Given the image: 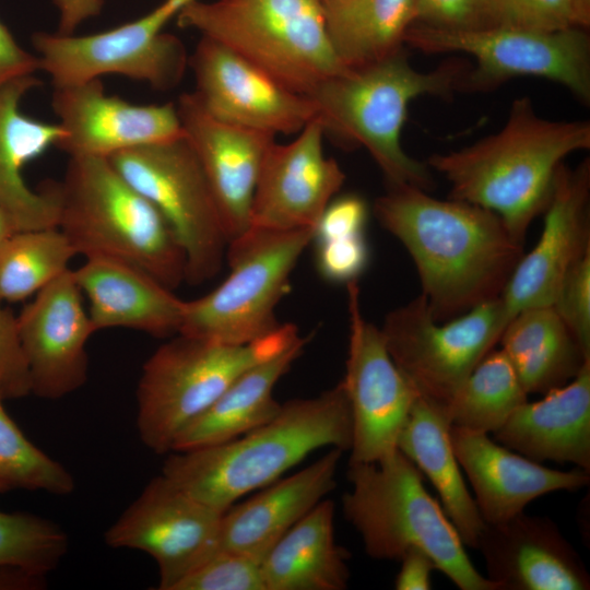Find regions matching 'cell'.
Returning <instances> with one entry per match:
<instances>
[{
    "mask_svg": "<svg viewBox=\"0 0 590 590\" xmlns=\"http://www.w3.org/2000/svg\"><path fill=\"white\" fill-rule=\"evenodd\" d=\"M373 213L412 258L421 295L446 321L500 297L524 253L494 212L457 199L440 200L411 185H387Z\"/></svg>",
    "mask_w": 590,
    "mask_h": 590,
    "instance_id": "obj_1",
    "label": "cell"
},
{
    "mask_svg": "<svg viewBox=\"0 0 590 590\" xmlns=\"http://www.w3.org/2000/svg\"><path fill=\"white\" fill-rule=\"evenodd\" d=\"M590 148L588 120L541 117L532 101L514 99L499 131L426 162L450 185V198L496 213L524 241L532 221L546 209L556 173L574 152Z\"/></svg>",
    "mask_w": 590,
    "mask_h": 590,
    "instance_id": "obj_2",
    "label": "cell"
},
{
    "mask_svg": "<svg viewBox=\"0 0 590 590\" xmlns=\"http://www.w3.org/2000/svg\"><path fill=\"white\" fill-rule=\"evenodd\" d=\"M351 445V409L340 381L317 397L282 403L271 421L233 440L167 453L161 474L224 512L311 452L324 447L345 451Z\"/></svg>",
    "mask_w": 590,
    "mask_h": 590,
    "instance_id": "obj_3",
    "label": "cell"
},
{
    "mask_svg": "<svg viewBox=\"0 0 590 590\" xmlns=\"http://www.w3.org/2000/svg\"><path fill=\"white\" fill-rule=\"evenodd\" d=\"M470 63L449 59L420 71L403 48L390 56L345 68L319 83L307 96L317 119L347 148L366 149L387 185H411L428 191L434 181L426 163L410 156L401 143L409 104L416 97H447L462 91Z\"/></svg>",
    "mask_w": 590,
    "mask_h": 590,
    "instance_id": "obj_4",
    "label": "cell"
},
{
    "mask_svg": "<svg viewBox=\"0 0 590 590\" xmlns=\"http://www.w3.org/2000/svg\"><path fill=\"white\" fill-rule=\"evenodd\" d=\"M57 227L76 255L133 264L170 290L186 281V257L158 210L104 157H70L50 181Z\"/></svg>",
    "mask_w": 590,
    "mask_h": 590,
    "instance_id": "obj_5",
    "label": "cell"
},
{
    "mask_svg": "<svg viewBox=\"0 0 590 590\" xmlns=\"http://www.w3.org/2000/svg\"><path fill=\"white\" fill-rule=\"evenodd\" d=\"M352 486L342 497L345 519L374 559L397 560L420 548L461 590H497L470 560L444 509L426 491L423 474L398 449L370 463H349Z\"/></svg>",
    "mask_w": 590,
    "mask_h": 590,
    "instance_id": "obj_6",
    "label": "cell"
},
{
    "mask_svg": "<svg viewBox=\"0 0 590 590\" xmlns=\"http://www.w3.org/2000/svg\"><path fill=\"white\" fill-rule=\"evenodd\" d=\"M176 19L297 94L308 96L346 68L330 42L320 0H193Z\"/></svg>",
    "mask_w": 590,
    "mask_h": 590,
    "instance_id": "obj_7",
    "label": "cell"
},
{
    "mask_svg": "<svg viewBox=\"0 0 590 590\" xmlns=\"http://www.w3.org/2000/svg\"><path fill=\"white\" fill-rule=\"evenodd\" d=\"M299 337L292 323L243 345L177 333L142 366L137 428L143 445L157 455L169 453L178 436L243 373L279 355Z\"/></svg>",
    "mask_w": 590,
    "mask_h": 590,
    "instance_id": "obj_8",
    "label": "cell"
},
{
    "mask_svg": "<svg viewBox=\"0 0 590 590\" xmlns=\"http://www.w3.org/2000/svg\"><path fill=\"white\" fill-rule=\"evenodd\" d=\"M315 228H248L226 249L228 276L202 297L185 300L180 334L231 345L257 341L280 323L275 308Z\"/></svg>",
    "mask_w": 590,
    "mask_h": 590,
    "instance_id": "obj_9",
    "label": "cell"
},
{
    "mask_svg": "<svg viewBox=\"0 0 590 590\" xmlns=\"http://www.w3.org/2000/svg\"><path fill=\"white\" fill-rule=\"evenodd\" d=\"M404 45L425 54L460 52L475 66L462 91L484 92L517 76L543 78L590 103V37L585 28L535 32L507 26L445 30L412 24Z\"/></svg>",
    "mask_w": 590,
    "mask_h": 590,
    "instance_id": "obj_10",
    "label": "cell"
},
{
    "mask_svg": "<svg viewBox=\"0 0 590 590\" xmlns=\"http://www.w3.org/2000/svg\"><path fill=\"white\" fill-rule=\"evenodd\" d=\"M108 161L167 221L186 257V282L198 285L215 276L228 239L203 169L185 134L116 153Z\"/></svg>",
    "mask_w": 590,
    "mask_h": 590,
    "instance_id": "obj_11",
    "label": "cell"
},
{
    "mask_svg": "<svg viewBox=\"0 0 590 590\" xmlns=\"http://www.w3.org/2000/svg\"><path fill=\"white\" fill-rule=\"evenodd\" d=\"M506 327L500 297L437 321L421 294L391 310L380 332L386 347L417 394L447 405Z\"/></svg>",
    "mask_w": 590,
    "mask_h": 590,
    "instance_id": "obj_12",
    "label": "cell"
},
{
    "mask_svg": "<svg viewBox=\"0 0 590 590\" xmlns=\"http://www.w3.org/2000/svg\"><path fill=\"white\" fill-rule=\"evenodd\" d=\"M193 0H164L144 16L90 35L37 32L32 43L54 86L123 75L157 91L176 87L188 66L182 42L164 27Z\"/></svg>",
    "mask_w": 590,
    "mask_h": 590,
    "instance_id": "obj_13",
    "label": "cell"
},
{
    "mask_svg": "<svg viewBox=\"0 0 590 590\" xmlns=\"http://www.w3.org/2000/svg\"><path fill=\"white\" fill-rule=\"evenodd\" d=\"M222 516L160 474L106 530L104 540L114 548L149 554L158 567L157 589L173 590L220 548Z\"/></svg>",
    "mask_w": 590,
    "mask_h": 590,
    "instance_id": "obj_14",
    "label": "cell"
},
{
    "mask_svg": "<svg viewBox=\"0 0 590 590\" xmlns=\"http://www.w3.org/2000/svg\"><path fill=\"white\" fill-rule=\"evenodd\" d=\"M350 321L345 375L351 409L349 463L377 462L398 447L416 390L393 363L380 329L362 312L358 281L346 284Z\"/></svg>",
    "mask_w": 590,
    "mask_h": 590,
    "instance_id": "obj_15",
    "label": "cell"
},
{
    "mask_svg": "<svg viewBox=\"0 0 590 590\" xmlns=\"http://www.w3.org/2000/svg\"><path fill=\"white\" fill-rule=\"evenodd\" d=\"M188 64L193 94L214 118L268 132L298 133L317 119L311 99L290 91L225 46L201 36Z\"/></svg>",
    "mask_w": 590,
    "mask_h": 590,
    "instance_id": "obj_16",
    "label": "cell"
},
{
    "mask_svg": "<svg viewBox=\"0 0 590 590\" xmlns=\"http://www.w3.org/2000/svg\"><path fill=\"white\" fill-rule=\"evenodd\" d=\"M16 328L31 393L56 400L84 386L86 344L95 330L73 269L33 296L16 316Z\"/></svg>",
    "mask_w": 590,
    "mask_h": 590,
    "instance_id": "obj_17",
    "label": "cell"
},
{
    "mask_svg": "<svg viewBox=\"0 0 590 590\" xmlns=\"http://www.w3.org/2000/svg\"><path fill=\"white\" fill-rule=\"evenodd\" d=\"M590 162L559 166L535 246L524 252L502 295L506 324L519 311L552 306L568 273L590 251Z\"/></svg>",
    "mask_w": 590,
    "mask_h": 590,
    "instance_id": "obj_18",
    "label": "cell"
},
{
    "mask_svg": "<svg viewBox=\"0 0 590 590\" xmlns=\"http://www.w3.org/2000/svg\"><path fill=\"white\" fill-rule=\"evenodd\" d=\"M290 143L268 149L258 177L249 228L296 231L315 228L337 196L345 174L323 152L324 130L308 122Z\"/></svg>",
    "mask_w": 590,
    "mask_h": 590,
    "instance_id": "obj_19",
    "label": "cell"
},
{
    "mask_svg": "<svg viewBox=\"0 0 590 590\" xmlns=\"http://www.w3.org/2000/svg\"><path fill=\"white\" fill-rule=\"evenodd\" d=\"M52 109L70 157H104L184 135L176 103L132 104L107 95L99 79L55 86Z\"/></svg>",
    "mask_w": 590,
    "mask_h": 590,
    "instance_id": "obj_20",
    "label": "cell"
},
{
    "mask_svg": "<svg viewBox=\"0 0 590 590\" xmlns=\"http://www.w3.org/2000/svg\"><path fill=\"white\" fill-rule=\"evenodd\" d=\"M176 106L184 134L203 169L229 243L249 228L258 177L275 135L214 118L193 92L180 95Z\"/></svg>",
    "mask_w": 590,
    "mask_h": 590,
    "instance_id": "obj_21",
    "label": "cell"
},
{
    "mask_svg": "<svg viewBox=\"0 0 590 590\" xmlns=\"http://www.w3.org/2000/svg\"><path fill=\"white\" fill-rule=\"evenodd\" d=\"M476 550L497 590L590 589L579 554L548 517L521 512L500 523H485Z\"/></svg>",
    "mask_w": 590,
    "mask_h": 590,
    "instance_id": "obj_22",
    "label": "cell"
},
{
    "mask_svg": "<svg viewBox=\"0 0 590 590\" xmlns=\"http://www.w3.org/2000/svg\"><path fill=\"white\" fill-rule=\"evenodd\" d=\"M450 440L459 464L475 494L483 521L496 524L523 512L538 497L577 491L589 484V472L559 471L542 465L498 444L488 434L450 426Z\"/></svg>",
    "mask_w": 590,
    "mask_h": 590,
    "instance_id": "obj_23",
    "label": "cell"
},
{
    "mask_svg": "<svg viewBox=\"0 0 590 590\" xmlns=\"http://www.w3.org/2000/svg\"><path fill=\"white\" fill-rule=\"evenodd\" d=\"M40 81L31 75L0 86V204L16 231L57 227V201L51 182L31 189L23 177L27 163L58 145L63 137L59 123L26 116L23 97Z\"/></svg>",
    "mask_w": 590,
    "mask_h": 590,
    "instance_id": "obj_24",
    "label": "cell"
},
{
    "mask_svg": "<svg viewBox=\"0 0 590 590\" xmlns=\"http://www.w3.org/2000/svg\"><path fill=\"white\" fill-rule=\"evenodd\" d=\"M96 331L125 328L157 338L179 332L185 300L146 271L116 259L85 258L73 270Z\"/></svg>",
    "mask_w": 590,
    "mask_h": 590,
    "instance_id": "obj_25",
    "label": "cell"
},
{
    "mask_svg": "<svg viewBox=\"0 0 590 590\" xmlns=\"http://www.w3.org/2000/svg\"><path fill=\"white\" fill-rule=\"evenodd\" d=\"M342 452L331 448L314 463L226 509L221 520L220 548L261 562L271 547L334 488Z\"/></svg>",
    "mask_w": 590,
    "mask_h": 590,
    "instance_id": "obj_26",
    "label": "cell"
},
{
    "mask_svg": "<svg viewBox=\"0 0 590 590\" xmlns=\"http://www.w3.org/2000/svg\"><path fill=\"white\" fill-rule=\"evenodd\" d=\"M524 402L493 433L494 440L542 463H574L590 472V361L566 385Z\"/></svg>",
    "mask_w": 590,
    "mask_h": 590,
    "instance_id": "obj_27",
    "label": "cell"
},
{
    "mask_svg": "<svg viewBox=\"0 0 590 590\" xmlns=\"http://www.w3.org/2000/svg\"><path fill=\"white\" fill-rule=\"evenodd\" d=\"M450 426L444 405L417 396L397 447L433 484L463 544L476 548L485 522L462 477Z\"/></svg>",
    "mask_w": 590,
    "mask_h": 590,
    "instance_id": "obj_28",
    "label": "cell"
},
{
    "mask_svg": "<svg viewBox=\"0 0 590 590\" xmlns=\"http://www.w3.org/2000/svg\"><path fill=\"white\" fill-rule=\"evenodd\" d=\"M334 504L322 499L266 554V590H344L350 553L334 539Z\"/></svg>",
    "mask_w": 590,
    "mask_h": 590,
    "instance_id": "obj_29",
    "label": "cell"
},
{
    "mask_svg": "<svg viewBox=\"0 0 590 590\" xmlns=\"http://www.w3.org/2000/svg\"><path fill=\"white\" fill-rule=\"evenodd\" d=\"M308 340L299 337L279 355L243 373L178 436L172 451L224 444L271 421L282 404L274 399L273 389L302 355Z\"/></svg>",
    "mask_w": 590,
    "mask_h": 590,
    "instance_id": "obj_30",
    "label": "cell"
},
{
    "mask_svg": "<svg viewBox=\"0 0 590 590\" xmlns=\"http://www.w3.org/2000/svg\"><path fill=\"white\" fill-rule=\"evenodd\" d=\"M498 343L528 394L566 385L590 361L553 306L516 314Z\"/></svg>",
    "mask_w": 590,
    "mask_h": 590,
    "instance_id": "obj_31",
    "label": "cell"
},
{
    "mask_svg": "<svg viewBox=\"0 0 590 590\" xmlns=\"http://www.w3.org/2000/svg\"><path fill=\"white\" fill-rule=\"evenodd\" d=\"M327 32L344 67L384 59L404 46L417 0H330L322 2Z\"/></svg>",
    "mask_w": 590,
    "mask_h": 590,
    "instance_id": "obj_32",
    "label": "cell"
},
{
    "mask_svg": "<svg viewBox=\"0 0 590 590\" xmlns=\"http://www.w3.org/2000/svg\"><path fill=\"white\" fill-rule=\"evenodd\" d=\"M527 401L511 363L493 349L444 408L451 425L493 434Z\"/></svg>",
    "mask_w": 590,
    "mask_h": 590,
    "instance_id": "obj_33",
    "label": "cell"
},
{
    "mask_svg": "<svg viewBox=\"0 0 590 590\" xmlns=\"http://www.w3.org/2000/svg\"><path fill=\"white\" fill-rule=\"evenodd\" d=\"M75 256L58 227L14 232L0 247V303L36 295L69 270Z\"/></svg>",
    "mask_w": 590,
    "mask_h": 590,
    "instance_id": "obj_34",
    "label": "cell"
},
{
    "mask_svg": "<svg viewBox=\"0 0 590 590\" xmlns=\"http://www.w3.org/2000/svg\"><path fill=\"white\" fill-rule=\"evenodd\" d=\"M67 533L55 522L28 512L0 510V586L19 574L40 580L68 552Z\"/></svg>",
    "mask_w": 590,
    "mask_h": 590,
    "instance_id": "obj_35",
    "label": "cell"
},
{
    "mask_svg": "<svg viewBox=\"0 0 590 590\" xmlns=\"http://www.w3.org/2000/svg\"><path fill=\"white\" fill-rule=\"evenodd\" d=\"M3 400L0 394V494L24 489L63 496L74 492L72 474L27 439Z\"/></svg>",
    "mask_w": 590,
    "mask_h": 590,
    "instance_id": "obj_36",
    "label": "cell"
},
{
    "mask_svg": "<svg viewBox=\"0 0 590 590\" xmlns=\"http://www.w3.org/2000/svg\"><path fill=\"white\" fill-rule=\"evenodd\" d=\"M173 590H266V585L260 560L219 548Z\"/></svg>",
    "mask_w": 590,
    "mask_h": 590,
    "instance_id": "obj_37",
    "label": "cell"
},
{
    "mask_svg": "<svg viewBox=\"0 0 590 590\" xmlns=\"http://www.w3.org/2000/svg\"><path fill=\"white\" fill-rule=\"evenodd\" d=\"M492 26L535 32L577 27L573 0H494Z\"/></svg>",
    "mask_w": 590,
    "mask_h": 590,
    "instance_id": "obj_38",
    "label": "cell"
},
{
    "mask_svg": "<svg viewBox=\"0 0 590 590\" xmlns=\"http://www.w3.org/2000/svg\"><path fill=\"white\" fill-rule=\"evenodd\" d=\"M552 306L590 356V251L568 271Z\"/></svg>",
    "mask_w": 590,
    "mask_h": 590,
    "instance_id": "obj_39",
    "label": "cell"
},
{
    "mask_svg": "<svg viewBox=\"0 0 590 590\" xmlns=\"http://www.w3.org/2000/svg\"><path fill=\"white\" fill-rule=\"evenodd\" d=\"M315 267L320 278L333 284L358 281L367 269L370 250L365 234L312 240Z\"/></svg>",
    "mask_w": 590,
    "mask_h": 590,
    "instance_id": "obj_40",
    "label": "cell"
},
{
    "mask_svg": "<svg viewBox=\"0 0 590 590\" xmlns=\"http://www.w3.org/2000/svg\"><path fill=\"white\" fill-rule=\"evenodd\" d=\"M493 2L494 0H417L414 23L445 30L491 27Z\"/></svg>",
    "mask_w": 590,
    "mask_h": 590,
    "instance_id": "obj_41",
    "label": "cell"
},
{
    "mask_svg": "<svg viewBox=\"0 0 590 590\" xmlns=\"http://www.w3.org/2000/svg\"><path fill=\"white\" fill-rule=\"evenodd\" d=\"M0 394L4 399L31 393L27 365L21 349L16 316L0 303Z\"/></svg>",
    "mask_w": 590,
    "mask_h": 590,
    "instance_id": "obj_42",
    "label": "cell"
},
{
    "mask_svg": "<svg viewBox=\"0 0 590 590\" xmlns=\"http://www.w3.org/2000/svg\"><path fill=\"white\" fill-rule=\"evenodd\" d=\"M368 205L358 194L334 197L322 212L312 240H326L365 234ZM311 240V241H312Z\"/></svg>",
    "mask_w": 590,
    "mask_h": 590,
    "instance_id": "obj_43",
    "label": "cell"
},
{
    "mask_svg": "<svg viewBox=\"0 0 590 590\" xmlns=\"http://www.w3.org/2000/svg\"><path fill=\"white\" fill-rule=\"evenodd\" d=\"M37 70H40L38 57L21 47L0 20V86Z\"/></svg>",
    "mask_w": 590,
    "mask_h": 590,
    "instance_id": "obj_44",
    "label": "cell"
},
{
    "mask_svg": "<svg viewBox=\"0 0 590 590\" xmlns=\"http://www.w3.org/2000/svg\"><path fill=\"white\" fill-rule=\"evenodd\" d=\"M401 568L394 580L397 590H428L432 573L437 569L432 557L420 548H411L400 559Z\"/></svg>",
    "mask_w": 590,
    "mask_h": 590,
    "instance_id": "obj_45",
    "label": "cell"
},
{
    "mask_svg": "<svg viewBox=\"0 0 590 590\" xmlns=\"http://www.w3.org/2000/svg\"><path fill=\"white\" fill-rule=\"evenodd\" d=\"M59 11L56 33L72 35L80 24L101 13L104 0H52Z\"/></svg>",
    "mask_w": 590,
    "mask_h": 590,
    "instance_id": "obj_46",
    "label": "cell"
},
{
    "mask_svg": "<svg viewBox=\"0 0 590 590\" xmlns=\"http://www.w3.org/2000/svg\"><path fill=\"white\" fill-rule=\"evenodd\" d=\"M575 25L587 30L590 24V0H573Z\"/></svg>",
    "mask_w": 590,
    "mask_h": 590,
    "instance_id": "obj_47",
    "label": "cell"
},
{
    "mask_svg": "<svg viewBox=\"0 0 590 590\" xmlns=\"http://www.w3.org/2000/svg\"><path fill=\"white\" fill-rule=\"evenodd\" d=\"M17 232L3 206L0 204V247L14 233Z\"/></svg>",
    "mask_w": 590,
    "mask_h": 590,
    "instance_id": "obj_48",
    "label": "cell"
},
{
    "mask_svg": "<svg viewBox=\"0 0 590 590\" xmlns=\"http://www.w3.org/2000/svg\"><path fill=\"white\" fill-rule=\"evenodd\" d=\"M321 2H327V1H330V0H320Z\"/></svg>",
    "mask_w": 590,
    "mask_h": 590,
    "instance_id": "obj_49",
    "label": "cell"
}]
</instances>
